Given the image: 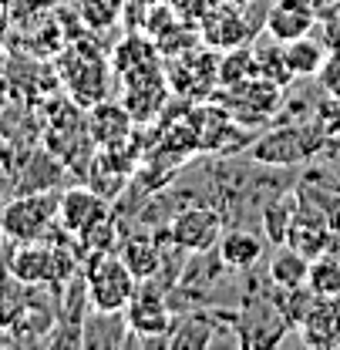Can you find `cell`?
<instances>
[{"instance_id":"cell-1","label":"cell","mask_w":340,"mask_h":350,"mask_svg":"<svg viewBox=\"0 0 340 350\" xmlns=\"http://www.w3.org/2000/svg\"><path fill=\"white\" fill-rule=\"evenodd\" d=\"M61 78L78 105H98L108 94V64L105 54L88 41H71L61 51Z\"/></svg>"},{"instance_id":"cell-2","label":"cell","mask_w":340,"mask_h":350,"mask_svg":"<svg viewBox=\"0 0 340 350\" xmlns=\"http://www.w3.org/2000/svg\"><path fill=\"white\" fill-rule=\"evenodd\" d=\"M135 286H138V280L122 256H115V253L91 256V262H88V304L94 306V313H101V317L122 313L135 293Z\"/></svg>"},{"instance_id":"cell-3","label":"cell","mask_w":340,"mask_h":350,"mask_svg":"<svg viewBox=\"0 0 340 350\" xmlns=\"http://www.w3.org/2000/svg\"><path fill=\"white\" fill-rule=\"evenodd\" d=\"M57 199L54 192H27L10 199L0 209V232L14 243H34L47 239L57 226Z\"/></svg>"},{"instance_id":"cell-4","label":"cell","mask_w":340,"mask_h":350,"mask_svg":"<svg viewBox=\"0 0 340 350\" xmlns=\"http://www.w3.org/2000/svg\"><path fill=\"white\" fill-rule=\"evenodd\" d=\"M75 269V260L64 246H54L47 239H34V243H17V253L10 260V273L21 283L31 286H51L68 280Z\"/></svg>"},{"instance_id":"cell-5","label":"cell","mask_w":340,"mask_h":350,"mask_svg":"<svg viewBox=\"0 0 340 350\" xmlns=\"http://www.w3.org/2000/svg\"><path fill=\"white\" fill-rule=\"evenodd\" d=\"M219 101H222V108L246 129V125L270 122V118L276 115V108H280V101H283V88L266 81V78H259V75H253V78H246V81H239V85L222 88Z\"/></svg>"},{"instance_id":"cell-6","label":"cell","mask_w":340,"mask_h":350,"mask_svg":"<svg viewBox=\"0 0 340 350\" xmlns=\"http://www.w3.org/2000/svg\"><path fill=\"white\" fill-rule=\"evenodd\" d=\"M327 135L320 131V125L306 129V125H287L280 131H270L266 138H259L253 145V155L266 165H297L303 159H310L320 142Z\"/></svg>"},{"instance_id":"cell-7","label":"cell","mask_w":340,"mask_h":350,"mask_svg":"<svg viewBox=\"0 0 340 350\" xmlns=\"http://www.w3.org/2000/svg\"><path fill=\"white\" fill-rule=\"evenodd\" d=\"M215 81H219V57L213 54V47H192L179 54L169 68V88L185 98H209Z\"/></svg>"},{"instance_id":"cell-8","label":"cell","mask_w":340,"mask_h":350,"mask_svg":"<svg viewBox=\"0 0 340 350\" xmlns=\"http://www.w3.org/2000/svg\"><path fill=\"white\" fill-rule=\"evenodd\" d=\"M222 216L213 213V209H185L172 219L169 236L172 243L185 253H209L219 246L222 239Z\"/></svg>"},{"instance_id":"cell-9","label":"cell","mask_w":340,"mask_h":350,"mask_svg":"<svg viewBox=\"0 0 340 350\" xmlns=\"http://www.w3.org/2000/svg\"><path fill=\"white\" fill-rule=\"evenodd\" d=\"M101 219H108V199L98 196L94 189H68L61 199H57V226L71 236H85L91 232Z\"/></svg>"},{"instance_id":"cell-10","label":"cell","mask_w":340,"mask_h":350,"mask_svg":"<svg viewBox=\"0 0 340 350\" xmlns=\"http://www.w3.org/2000/svg\"><path fill=\"white\" fill-rule=\"evenodd\" d=\"M250 24H246V17L236 10V7H229V3H215L209 7L202 17H199V34H202V41L206 47H213V51H233V47H243V44L250 41Z\"/></svg>"},{"instance_id":"cell-11","label":"cell","mask_w":340,"mask_h":350,"mask_svg":"<svg viewBox=\"0 0 340 350\" xmlns=\"http://www.w3.org/2000/svg\"><path fill=\"white\" fill-rule=\"evenodd\" d=\"M128 327L142 337H169L172 330V313L166 297L155 286H135L131 300L125 306Z\"/></svg>"},{"instance_id":"cell-12","label":"cell","mask_w":340,"mask_h":350,"mask_svg":"<svg viewBox=\"0 0 340 350\" xmlns=\"http://www.w3.org/2000/svg\"><path fill=\"white\" fill-rule=\"evenodd\" d=\"M317 21H320V10L313 0H276L266 14V34L280 44L297 41L317 27Z\"/></svg>"},{"instance_id":"cell-13","label":"cell","mask_w":340,"mask_h":350,"mask_svg":"<svg viewBox=\"0 0 340 350\" xmlns=\"http://www.w3.org/2000/svg\"><path fill=\"white\" fill-rule=\"evenodd\" d=\"M300 337L313 350H337L340 347V297L320 300L313 297L310 310L300 320Z\"/></svg>"},{"instance_id":"cell-14","label":"cell","mask_w":340,"mask_h":350,"mask_svg":"<svg viewBox=\"0 0 340 350\" xmlns=\"http://www.w3.org/2000/svg\"><path fill=\"white\" fill-rule=\"evenodd\" d=\"M135 118L128 115L125 105H112V101H98L91 105V115H88V131H91V142L98 148H115V145H125L128 135H131Z\"/></svg>"},{"instance_id":"cell-15","label":"cell","mask_w":340,"mask_h":350,"mask_svg":"<svg viewBox=\"0 0 340 350\" xmlns=\"http://www.w3.org/2000/svg\"><path fill=\"white\" fill-rule=\"evenodd\" d=\"M112 71H115L122 81H135V78H142V75L162 71V68H159V47H155V41H145L142 34H128L125 41L115 47Z\"/></svg>"},{"instance_id":"cell-16","label":"cell","mask_w":340,"mask_h":350,"mask_svg":"<svg viewBox=\"0 0 340 350\" xmlns=\"http://www.w3.org/2000/svg\"><path fill=\"white\" fill-rule=\"evenodd\" d=\"M215 250H219L222 266H229V269H250L263 256V236L246 232V229H229V232H222V239H219Z\"/></svg>"},{"instance_id":"cell-17","label":"cell","mask_w":340,"mask_h":350,"mask_svg":"<svg viewBox=\"0 0 340 350\" xmlns=\"http://www.w3.org/2000/svg\"><path fill=\"white\" fill-rule=\"evenodd\" d=\"M306 273H310V256L290 243H280V250L270 260V283L273 286H306Z\"/></svg>"},{"instance_id":"cell-18","label":"cell","mask_w":340,"mask_h":350,"mask_svg":"<svg viewBox=\"0 0 340 350\" xmlns=\"http://www.w3.org/2000/svg\"><path fill=\"white\" fill-rule=\"evenodd\" d=\"M283 54H287V64H290L293 78H317L320 68H324V57H327V44L313 41L306 34V38L283 44Z\"/></svg>"},{"instance_id":"cell-19","label":"cell","mask_w":340,"mask_h":350,"mask_svg":"<svg viewBox=\"0 0 340 350\" xmlns=\"http://www.w3.org/2000/svg\"><path fill=\"white\" fill-rule=\"evenodd\" d=\"M122 260H125V266L135 273L138 283L152 280V276L162 269V253H159V243H155L152 236H131L125 243V250H122Z\"/></svg>"},{"instance_id":"cell-20","label":"cell","mask_w":340,"mask_h":350,"mask_svg":"<svg viewBox=\"0 0 340 350\" xmlns=\"http://www.w3.org/2000/svg\"><path fill=\"white\" fill-rule=\"evenodd\" d=\"M306 290L320 300H337L340 297V256L337 253H324L310 260L306 273Z\"/></svg>"},{"instance_id":"cell-21","label":"cell","mask_w":340,"mask_h":350,"mask_svg":"<svg viewBox=\"0 0 340 350\" xmlns=\"http://www.w3.org/2000/svg\"><path fill=\"white\" fill-rule=\"evenodd\" d=\"M75 7H78V21L94 34L112 31L125 17V0H75Z\"/></svg>"},{"instance_id":"cell-22","label":"cell","mask_w":340,"mask_h":350,"mask_svg":"<svg viewBox=\"0 0 340 350\" xmlns=\"http://www.w3.org/2000/svg\"><path fill=\"white\" fill-rule=\"evenodd\" d=\"M256 75L259 78H266V81H273V85L287 88L290 81H297L293 78V71H290V64H287V54H283V44L273 41V47H256Z\"/></svg>"},{"instance_id":"cell-23","label":"cell","mask_w":340,"mask_h":350,"mask_svg":"<svg viewBox=\"0 0 340 350\" xmlns=\"http://www.w3.org/2000/svg\"><path fill=\"white\" fill-rule=\"evenodd\" d=\"M256 75V54L243 44V47H233V51H222L219 57V85L229 88V85H239L246 78Z\"/></svg>"},{"instance_id":"cell-24","label":"cell","mask_w":340,"mask_h":350,"mask_svg":"<svg viewBox=\"0 0 340 350\" xmlns=\"http://www.w3.org/2000/svg\"><path fill=\"white\" fill-rule=\"evenodd\" d=\"M185 330H169V344L172 347H206L213 337H209V320L206 317H189L182 320Z\"/></svg>"},{"instance_id":"cell-25","label":"cell","mask_w":340,"mask_h":350,"mask_svg":"<svg viewBox=\"0 0 340 350\" xmlns=\"http://www.w3.org/2000/svg\"><path fill=\"white\" fill-rule=\"evenodd\" d=\"M293 216H297V206H290V202H273V206L266 209V239H273L276 246L287 243Z\"/></svg>"},{"instance_id":"cell-26","label":"cell","mask_w":340,"mask_h":350,"mask_svg":"<svg viewBox=\"0 0 340 350\" xmlns=\"http://www.w3.org/2000/svg\"><path fill=\"white\" fill-rule=\"evenodd\" d=\"M317 81H320V88H324L330 98H340V51H327Z\"/></svg>"},{"instance_id":"cell-27","label":"cell","mask_w":340,"mask_h":350,"mask_svg":"<svg viewBox=\"0 0 340 350\" xmlns=\"http://www.w3.org/2000/svg\"><path fill=\"white\" fill-rule=\"evenodd\" d=\"M317 125H320L324 135H340V98H334L330 105H324V108H320Z\"/></svg>"},{"instance_id":"cell-28","label":"cell","mask_w":340,"mask_h":350,"mask_svg":"<svg viewBox=\"0 0 340 350\" xmlns=\"http://www.w3.org/2000/svg\"><path fill=\"white\" fill-rule=\"evenodd\" d=\"M324 34H327V47H330V51H340V10H334V14L327 17Z\"/></svg>"},{"instance_id":"cell-29","label":"cell","mask_w":340,"mask_h":350,"mask_svg":"<svg viewBox=\"0 0 340 350\" xmlns=\"http://www.w3.org/2000/svg\"><path fill=\"white\" fill-rule=\"evenodd\" d=\"M38 7H64V3H71V0H34Z\"/></svg>"},{"instance_id":"cell-30","label":"cell","mask_w":340,"mask_h":350,"mask_svg":"<svg viewBox=\"0 0 340 350\" xmlns=\"http://www.w3.org/2000/svg\"><path fill=\"white\" fill-rule=\"evenodd\" d=\"M313 3H317V10H324V7H327V3H330V7H337L340 0H313Z\"/></svg>"},{"instance_id":"cell-31","label":"cell","mask_w":340,"mask_h":350,"mask_svg":"<svg viewBox=\"0 0 340 350\" xmlns=\"http://www.w3.org/2000/svg\"><path fill=\"white\" fill-rule=\"evenodd\" d=\"M233 3H250V0H233Z\"/></svg>"}]
</instances>
